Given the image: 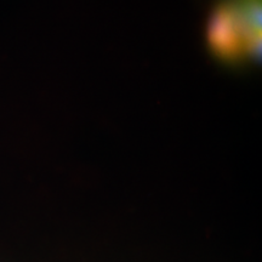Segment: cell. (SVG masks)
<instances>
[{
    "label": "cell",
    "mask_w": 262,
    "mask_h": 262,
    "mask_svg": "<svg viewBox=\"0 0 262 262\" xmlns=\"http://www.w3.org/2000/svg\"><path fill=\"white\" fill-rule=\"evenodd\" d=\"M261 38V0H221L205 29L211 54L233 66L256 61Z\"/></svg>",
    "instance_id": "obj_1"
}]
</instances>
